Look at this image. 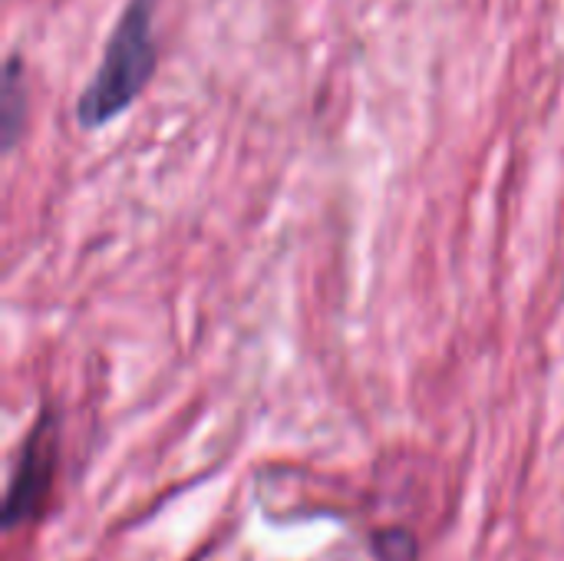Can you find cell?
<instances>
[{"instance_id": "1", "label": "cell", "mask_w": 564, "mask_h": 561, "mask_svg": "<svg viewBox=\"0 0 564 561\" xmlns=\"http://www.w3.org/2000/svg\"><path fill=\"white\" fill-rule=\"evenodd\" d=\"M155 0H129L106 40L102 60L76 99V122L83 129H102L119 119L149 86L155 50Z\"/></svg>"}, {"instance_id": "2", "label": "cell", "mask_w": 564, "mask_h": 561, "mask_svg": "<svg viewBox=\"0 0 564 561\" xmlns=\"http://www.w3.org/2000/svg\"><path fill=\"white\" fill-rule=\"evenodd\" d=\"M56 453H59V420L53 410H43L36 427L30 430L10 489H7V506H3V526L17 529L23 522H33L43 516L50 493H53V476H56Z\"/></svg>"}, {"instance_id": "3", "label": "cell", "mask_w": 564, "mask_h": 561, "mask_svg": "<svg viewBox=\"0 0 564 561\" xmlns=\"http://www.w3.org/2000/svg\"><path fill=\"white\" fill-rule=\"evenodd\" d=\"M23 66L20 56L13 53L3 66V96H0V126H3V145L13 149L20 129H23V109H26V86L20 79Z\"/></svg>"}, {"instance_id": "4", "label": "cell", "mask_w": 564, "mask_h": 561, "mask_svg": "<svg viewBox=\"0 0 564 561\" xmlns=\"http://www.w3.org/2000/svg\"><path fill=\"white\" fill-rule=\"evenodd\" d=\"M377 561H420V542L410 529H380L373 532Z\"/></svg>"}]
</instances>
